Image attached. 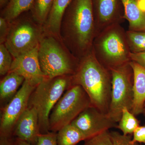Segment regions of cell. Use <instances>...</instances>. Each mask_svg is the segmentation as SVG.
Here are the masks:
<instances>
[{"label": "cell", "mask_w": 145, "mask_h": 145, "mask_svg": "<svg viewBox=\"0 0 145 145\" xmlns=\"http://www.w3.org/2000/svg\"><path fill=\"white\" fill-rule=\"evenodd\" d=\"M145 107V103H144V107Z\"/></svg>", "instance_id": "34"}, {"label": "cell", "mask_w": 145, "mask_h": 145, "mask_svg": "<svg viewBox=\"0 0 145 145\" xmlns=\"http://www.w3.org/2000/svg\"><path fill=\"white\" fill-rule=\"evenodd\" d=\"M92 50L96 59L109 70L131 61L126 31L121 24L112 25L96 34Z\"/></svg>", "instance_id": "4"}, {"label": "cell", "mask_w": 145, "mask_h": 145, "mask_svg": "<svg viewBox=\"0 0 145 145\" xmlns=\"http://www.w3.org/2000/svg\"><path fill=\"white\" fill-rule=\"evenodd\" d=\"M112 145H138L133 142L129 135H125L116 131L110 132Z\"/></svg>", "instance_id": "25"}, {"label": "cell", "mask_w": 145, "mask_h": 145, "mask_svg": "<svg viewBox=\"0 0 145 145\" xmlns=\"http://www.w3.org/2000/svg\"><path fill=\"white\" fill-rule=\"evenodd\" d=\"M120 1L91 0L96 34L112 25L123 22L125 19Z\"/></svg>", "instance_id": "12"}, {"label": "cell", "mask_w": 145, "mask_h": 145, "mask_svg": "<svg viewBox=\"0 0 145 145\" xmlns=\"http://www.w3.org/2000/svg\"><path fill=\"white\" fill-rule=\"evenodd\" d=\"M133 74V102L131 112L135 116L142 114L145 103V69L134 61L130 62Z\"/></svg>", "instance_id": "14"}, {"label": "cell", "mask_w": 145, "mask_h": 145, "mask_svg": "<svg viewBox=\"0 0 145 145\" xmlns=\"http://www.w3.org/2000/svg\"><path fill=\"white\" fill-rule=\"evenodd\" d=\"M75 85L83 88L92 106L108 114L111 99V72L96 59L92 49L80 60L78 69L72 76V86Z\"/></svg>", "instance_id": "2"}, {"label": "cell", "mask_w": 145, "mask_h": 145, "mask_svg": "<svg viewBox=\"0 0 145 145\" xmlns=\"http://www.w3.org/2000/svg\"><path fill=\"white\" fill-rule=\"evenodd\" d=\"M24 78L14 72H8L0 82L1 104L8 103L22 86Z\"/></svg>", "instance_id": "17"}, {"label": "cell", "mask_w": 145, "mask_h": 145, "mask_svg": "<svg viewBox=\"0 0 145 145\" xmlns=\"http://www.w3.org/2000/svg\"><path fill=\"white\" fill-rule=\"evenodd\" d=\"M143 145H145V144H144Z\"/></svg>", "instance_id": "35"}, {"label": "cell", "mask_w": 145, "mask_h": 145, "mask_svg": "<svg viewBox=\"0 0 145 145\" xmlns=\"http://www.w3.org/2000/svg\"><path fill=\"white\" fill-rule=\"evenodd\" d=\"M142 114L145 117V107L144 108V109H143Z\"/></svg>", "instance_id": "33"}, {"label": "cell", "mask_w": 145, "mask_h": 145, "mask_svg": "<svg viewBox=\"0 0 145 145\" xmlns=\"http://www.w3.org/2000/svg\"><path fill=\"white\" fill-rule=\"evenodd\" d=\"M131 61H134L145 69V52L139 53H131Z\"/></svg>", "instance_id": "29"}, {"label": "cell", "mask_w": 145, "mask_h": 145, "mask_svg": "<svg viewBox=\"0 0 145 145\" xmlns=\"http://www.w3.org/2000/svg\"><path fill=\"white\" fill-rule=\"evenodd\" d=\"M36 145H58L57 133L49 131L39 135Z\"/></svg>", "instance_id": "26"}, {"label": "cell", "mask_w": 145, "mask_h": 145, "mask_svg": "<svg viewBox=\"0 0 145 145\" xmlns=\"http://www.w3.org/2000/svg\"><path fill=\"white\" fill-rule=\"evenodd\" d=\"M34 0H9L3 9L1 10L0 17L9 22L27 11H29Z\"/></svg>", "instance_id": "18"}, {"label": "cell", "mask_w": 145, "mask_h": 145, "mask_svg": "<svg viewBox=\"0 0 145 145\" xmlns=\"http://www.w3.org/2000/svg\"><path fill=\"white\" fill-rule=\"evenodd\" d=\"M124 18L129 23L128 30L145 31V11L140 8L139 0H121Z\"/></svg>", "instance_id": "15"}, {"label": "cell", "mask_w": 145, "mask_h": 145, "mask_svg": "<svg viewBox=\"0 0 145 145\" xmlns=\"http://www.w3.org/2000/svg\"><path fill=\"white\" fill-rule=\"evenodd\" d=\"M40 134L37 111L34 108L28 106L17 122L13 136L36 145Z\"/></svg>", "instance_id": "13"}, {"label": "cell", "mask_w": 145, "mask_h": 145, "mask_svg": "<svg viewBox=\"0 0 145 145\" xmlns=\"http://www.w3.org/2000/svg\"><path fill=\"white\" fill-rule=\"evenodd\" d=\"M72 76L45 78L31 93L28 106L34 108L37 111L41 134L49 132L50 115L65 91L72 86Z\"/></svg>", "instance_id": "5"}, {"label": "cell", "mask_w": 145, "mask_h": 145, "mask_svg": "<svg viewBox=\"0 0 145 145\" xmlns=\"http://www.w3.org/2000/svg\"><path fill=\"white\" fill-rule=\"evenodd\" d=\"M96 35L91 0H72L62 19V40L80 60L92 50Z\"/></svg>", "instance_id": "1"}, {"label": "cell", "mask_w": 145, "mask_h": 145, "mask_svg": "<svg viewBox=\"0 0 145 145\" xmlns=\"http://www.w3.org/2000/svg\"><path fill=\"white\" fill-rule=\"evenodd\" d=\"M44 34L43 25L27 11L10 22L4 44L14 59L39 46Z\"/></svg>", "instance_id": "6"}, {"label": "cell", "mask_w": 145, "mask_h": 145, "mask_svg": "<svg viewBox=\"0 0 145 145\" xmlns=\"http://www.w3.org/2000/svg\"><path fill=\"white\" fill-rule=\"evenodd\" d=\"M72 0H54L52 8L43 26L44 33L60 36L62 19Z\"/></svg>", "instance_id": "16"}, {"label": "cell", "mask_w": 145, "mask_h": 145, "mask_svg": "<svg viewBox=\"0 0 145 145\" xmlns=\"http://www.w3.org/2000/svg\"><path fill=\"white\" fill-rule=\"evenodd\" d=\"M38 56L42 71L49 79L74 75L80 63L61 37L44 32L39 43Z\"/></svg>", "instance_id": "3"}, {"label": "cell", "mask_w": 145, "mask_h": 145, "mask_svg": "<svg viewBox=\"0 0 145 145\" xmlns=\"http://www.w3.org/2000/svg\"><path fill=\"white\" fill-rule=\"evenodd\" d=\"M38 49L39 46L14 58L9 71L22 76L25 80L36 86L46 78L40 66Z\"/></svg>", "instance_id": "11"}, {"label": "cell", "mask_w": 145, "mask_h": 145, "mask_svg": "<svg viewBox=\"0 0 145 145\" xmlns=\"http://www.w3.org/2000/svg\"><path fill=\"white\" fill-rule=\"evenodd\" d=\"M14 58L4 44H0V75H6L10 71Z\"/></svg>", "instance_id": "23"}, {"label": "cell", "mask_w": 145, "mask_h": 145, "mask_svg": "<svg viewBox=\"0 0 145 145\" xmlns=\"http://www.w3.org/2000/svg\"><path fill=\"white\" fill-rule=\"evenodd\" d=\"M15 145H32L27 142L16 138L15 140Z\"/></svg>", "instance_id": "31"}, {"label": "cell", "mask_w": 145, "mask_h": 145, "mask_svg": "<svg viewBox=\"0 0 145 145\" xmlns=\"http://www.w3.org/2000/svg\"><path fill=\"white\" fill-rule=\"evenodd\" d=\"M140 126V121L127 108H124L121 117L118 122L117 128L120 130L125 135L133 134L134 131Z\"/></svg>", "instance_id": "21"}, {"label": "cell", "mask_w": 145, "mask_h": 145, "mask_svg": "<svg viewBox=\"0 0 145 145\" xmlns=\"http://www.w3.org/2000/svg\"><path fill=\"white\" fill-rule=\"evenodd\" d=\"M54 0H34L29 10L36 22L43 25L52 8Z\"/></svg>", "instance_id": "20"}, {"label": "cell", "mask_w": 145, "mask_h": 145, "mask_svg": "<svg viewBox=\"0 0 145 145\" xmlns=\"http://www.w3.org/2000/svg\"><path fill=\"white\" fill-rule=\"evenodd\" d=\"M36 87L25 80L16 95L3 107L0 120V136L13 137L16 123L28 107L29 98Z\"/></svg>", "instance_id": "9"}, {"label": "cell", "mask_w": 145, "mask_h": 145, "mask_svg": "<svg viewBox=\"0 0 145 145\" xmlns=\"http://www.w3.org/2000/svg\"><path fill=\"white\" fill-rule=\"evenodd\" d=\"M10 22L0 17V44H4L8 35Z\"/></svg>", "instance_id": "27"}, {"label": "cell", "mask_w": 145, "mask_h": 145, "mask_svg": "<svg viewBox=\"0 0 145 145\" xmlns=\"http://www.w3.org/2000/svg\"><path fill=\"white\" fill-rule=\"evenodd\" d=\"M91 106L90 99L81 86H71L57 102L50 115V131L57 133L69 124L86 108Z\"/></svg>", "instance_id": "7"}, {"label": "cell", "mask_w": 145, "mask_h": 145, "mask_svg": "<svg viewBox=\"0 0 145 145\" xmlns=\"http://www.w3.org/2000/svg\"><path fill=\"white\" fill-rule=\"evenodd\" d=\"M57 133L58 145H76L86 140L82 132L71 123L63 127Z\"/></svg>", "instance_id": "19"}, {"label": "cell", "mask_w": 145, "mask_h": 145, "mask_svg": "<svg viewBox=\"0 0 145 145\" xmlns=\"http://www.w3.org/2000/svg\"><path fill=\"white\" fill-rule=\"evenodd\" d=\"M84 141L83 145H112L108 130L104 131Z\"/></svg>", "instance_id": "24"}, {"label": "cell", "mask_w": 145, "mask_h": 145, "mask_svg": "<svg viewBox=\"0 0 145 145\" xmlns=\"http://www.w3.org/2000/svg\"><path fill=\"white\" fill-rule=\"evenodd\" d=\"M71 124L82 132L86 140L110 129L117 128V125L107 114L92 106L82 112Z\"/></svg>", "instance_id": "10"}, {"label": "cell", "mask_w": 145, "mask_h": 145, "mask_svg": "<svg viewBox=\"0 0 145 145\" xmlns=\"http://www.w3.org/2000/svg\"><path fill=\"white\" fill-rule=\"evenodd\" d=\"M127 39L131 53L145 52V31H126Z\"/></svg>", "instance_id": "22"}, {"label": "cell", "mask_w": 145, "mask_h": 145, "mask_svg": "<svg viewBox=\"0 0 145 145\" xmlns=\"http://www.w3.org/2000/svg\"><path fill=\"white\" fill-rule=\"evenodd\" d=\"M9 0H0V8L3 9L7 4Z\"/></svg>", "instance_id": "32"}, {"label": "cell", "mask_w": 145, "mask_h": 145, "mask_svg": "<svg viewBox=\"0 0 145 145\" xmlns=\"http://www.w3.org/2000/svg\"><path fill=\"white\" fill-rule=\"evenodd\" d=\"M0 145H15V140L12 137L0 136Z\"/></svg>", "instance_id": "30"}, {"label": "cell", "mask_w": 145, "mask_h": 145, "mask_svg": "<svg viewBox=\"0 0 145 145\" xmlns=\"http://www.w3.org/2000/svg\"><path fill=\"white\" fill-rule=\"evenodd\" d=\"M130 62L110 70L112 77L111 99L107 114L116 123L120 121L124 108L131 112L132 109L133 74Z\"/></svg>", "instance_id": "8"}, {"label": "cell", "mask_w": 145, "mask_h": 145, "mask_svg": "<svg viewBox=\"0 0 145 145\" xmlns=\"http://www.w3.org/2000/svg\"><path fill=\"white\" fill-rule=\"evenodd\" d=\"M133 134V142L145 144V126H139Z\"/></svg>", "instance_id": "28"}]
</instances>
